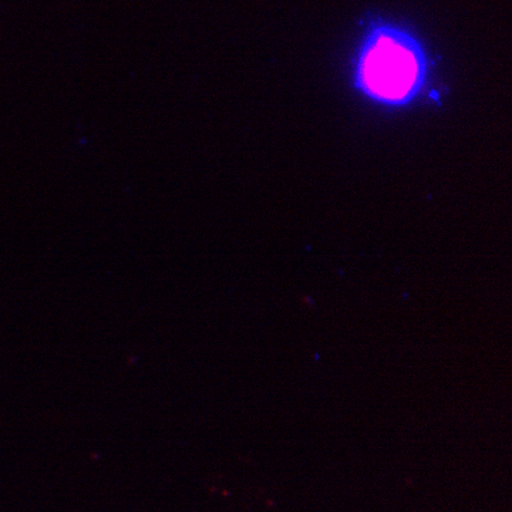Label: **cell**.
I'll return each mask as SVG.
<instances>
[{"mask_svg": "<svg viewBox=\"0 0 512 512\" xmlns=\"http://www.w3.org/2000/svg\"><path fill=\"white\" fill-rule=\"evenodd\" d=\"M426 53L419 40L393 26L375 28L360 47L356 87L369 99L404 106L426 82Z\"/></svg>", "mask_w": 512, "mask_h": 512, "instance_id": "cell-1", "label": "cell"}]
</instances>
